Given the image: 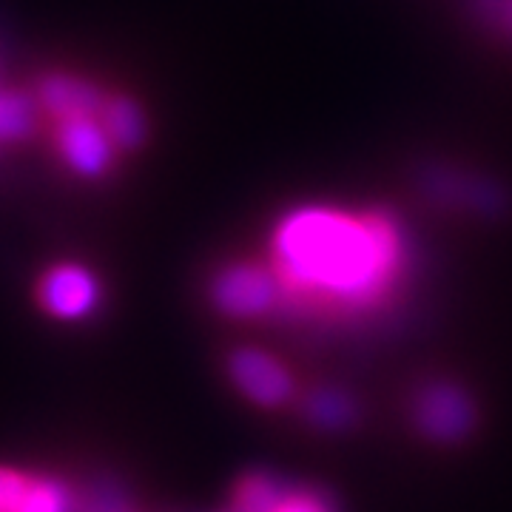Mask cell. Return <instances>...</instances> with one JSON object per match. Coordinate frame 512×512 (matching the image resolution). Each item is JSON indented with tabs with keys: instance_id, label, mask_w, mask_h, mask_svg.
I'll use <instances>...</instances> for the list:
<instances>
[{
	"instance_id": "6da1fadb",
	"label": "cell",
	"mask_w": 512,
	"mask_h": 512,
	"mask_svg": "<svg viewBox=\"0 0 512 512\" xmlns=\"http://www.w3.org/2000/svg\"><path fill=\"white\" fill-rule=\"evenodd\" d=\"M265 259L282 282L285 311L353 322L399 291L410 245L384 208L299 205L274 222Z\"/></svg>"
},
{
	"instance_id": "7a4b0ae2",
	"label": "cell",
	"mask_w": 512,
	"mask_h": 512,
	"mask_svg": "<svg viewBox=\"0 0 512 512\" xmlns=\"http://www.w3.org/2000/svg\"><path fill=\"white\" fill-rule=\"evenodd\" d=\"M214 311L237 322H259L285 311L282 282L268 259H231L208 282Z\"/></svg>"
},
{
	"instance_id": "3957f363",
	"label": "cell",
	"mask_w": 512,
	"mask_h": 512,
	"mask_svg": "<svg viewBox=\"0 0 512 512\" xmlns=\"http://www.w3.org/2000/svg\"><path fill=\"white\" fill-rule=\"evenodd\" d=\"M49 146L60 165L80 180H103L120 163V148L114 146L103 117H77L46 126Z\"/></svg>"
},
{
	"instance_id": "277c9868",
	"label": "cell",
	"mask_w": 512,
	"mask_h": 512,
	"mask_svg": "<svg viewBox=\"0 0 512 512\" xmlns=\"http://www.w3.org/2000/svg\"><path fill=\"white\" fill-rule=\"evenodd\" d=\"M103 299L100 279L89 265L63 259L52 262L35 282V302L40 311L60 322H80L97 311Z\"/></svg>"
},
{
	"instance_id": "5b68a950",
	"label": "cell",
	"mask_w": 512,
	"mask_h": 512,
	"mask_svg": "<svg viewBox=\"0 0 512 512\" xmlns=\"http://www.w3.org/2000/svg\"><path fill=\"white\" fill-rule=\"evenodd\" d=\"M478 410L467 390L453 382H430L413 399V424L421 436L436 444L464 441L476 427Z\"/></svg>"
},
{
	"instance_id": "8992f818",
	"label": "cell",
	"mask_w": 512,
	"mask_h": 512,
	"mask_svg": "<svg viewBox=\"0 0 512 512\" xmlns=\"http://www.w3.org/2000/svg\"><path fill=\"white\" fill-rule=\"evenodd\" d=\"M228 379L248 402L259 407H285L296 399L291 367L262 348H237L228 356Z\"/></svg>"
},
{
	"instance_id": "52a82bcc",
	"label": "cell",
	"mask_w": 512,
	"mask_h": 512,
	"mask_svg": "<svg viewBox=\"0 0 512 512\" xmlns=\"http://www.w3.org/2000/svg\"><path fill=\"white\" fill-rule=\"evenodd\" d=\"M109 92L111 89L94 83L92 77L74 72H49L37 80L32 97H35L43 126H52V123H63V120L103 114Z\"/></svg>"
},
{
	"instance_id": "ba28073f",
	"label": "cell",
	"mask_w": 512,
	"mask_h": 512,
	"mask_svg": "<svg viewBox=\"0 0 512 512\" xmlns=\"http://www.w3.org/2000/svg\"><path fill=\"white\" fill-rule=\"evenodd\" d=\"M0 512H74V495L52 476L0 467Z\"/></svg>"
},
{
	"instance_id": "9c48e42d",
	"label": "cell",
	"mask_w": 512,
	"mask_h": 512,
	"mask_svg": "<svg viewBox=\"0 0 512 512\" xmlns=\"http://www.w3.org/2000/svg\"><path fill=\"white\" fill-rule=\"evenodd\" d=\"M100 117H103L111 140H114V146L120 148L123 157L146 148L148 134H151V120H148L146 109H143V103L137 97L111 89Z\"/></svg>"
},
{
	"instance_id": "30bf717a",
	"label": "cell",
	"mask_w": 512,
	"mask_h": 512,
	"mask_svg": "<svg viewBox=\"0 0 512 512\" xmlns=\"http://www.w3.org/2000/svg\"><path fill=\"white\" fill-rule=\"evenodd\" d=\"M40 123L43 120H40L32 92L0 89V148L18 146L23 140H29Z\"/></svg>"
},
{
	"instance_id": "8fae6325",
	"label": "cell",
	"mask_w": 512,
	"mask_h": 512,
	"mask_svg": "<svg viewBox=\"0 0 512 512\" xmlns=\"http://www.w3.org/2000/svg\"><path fill=\"white\" fill-rule=\"evenodd\" d=\"M291 487L268 473H248L231 493V512H274Z\"/></svg>"
},
{
	"instance_id": "7c38bea8",
	"label": "cell",
	"mask_w": 512,
	"mask_h": 512,
	"mask_svg": "<svg viewBox=\"0 0 512 512\" xmlns=\"http://www.w3.org/2000/svg\"><path fill=\"white\" fill-rule=\"evenodd\" d=\"M464 9L484 35L512 52V0H464Z\"/></svg>"
},
{
	"instance_id": "4fadbf2b",
	"label": "cell",
	"mask_w": 512,
	"mask_h": 512,
	"mask_svg": "<svg viewBox=\"0 0 512 512\" xmlns=\"http://www.w3.org/2000/svg\"><path fill=\"white\" fill-rule=\"evenodd\" d=\"M305 416L322 427H333L339 430L342 424H348L353 419V404L342 396V393H333V390H322V393H313L305 399Z\"/></svg>"
},
{
	"instance_id": "5bb4252c",
	"label": "cell",
	"mask_w": 512,
	"mask_h": 512,
	"mask_svg": "<svg viewBox=\"0 0 512 512\" xmlns=\"http://www.w3.org/2000/svg\"><path fill=\"white\" fill-rule=\"evenodd\" d=\"M274 512H333V507L316 490H291Z\"/></svg>"
},
{
	"instance_id": "9a60e30c",
	"label": "cell",
	"mask_w": 512,
	"mask_h": 512,
	"mask_svg": "<svg viewBox=\"0 0 512 512\" xmlns=\"http://www.w3.org/2000/svg\"><path fill=\"white\" fill-rule=\"evenodd\" d=\"M228 512H231V510H228Z\"/></svg>"
}]
</instances>
